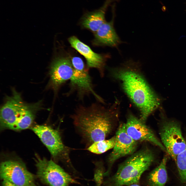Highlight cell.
I'll use <instances>...</instances> for the list:
<instances>
[{"instance_id":"1","label":"cell","mask_w":186,"mask_h":186,"mask_svg":"<svg viewBox=\"0 0 186 186\" xmlns=\"http://www.w3.org/2000/svg\"><path fill=\"white\" fill-rule=\"evenodd\" d=\"M138 62L128 61L111 70L113 76L121 83L124 91L140 113V119L145 122L158 107L159 99L142 75Z\"/></svg>"},{"instance_id":"2","label":"cell","mask_w":186,"mask_h":186,"mask_svg":"<svg viewBox=\"0 0 186 186\" xmlns=\"http://www.w3.org/2000/svg\"><path fill=\"white\" fill-rule=\"evenodd\" d=\"M118 103L109 108L97 103L77 107L71 116L74 124L84 139L90 145L105 139L112 129Z\"/></svg>"},{"instance_id":"3","label":"cell","mask_w":186,"mask_h":186,"mask_svg":"<svg viewBox=\"0 0 186 186\" xmlns=\"http://www.w3.org/2000/svg\"><path fill=\"white\" fill-rule=\"evenodd\" d=\"M154 159L153 151L147 147L135 152L120 164L116 173L104 181L102 186H128L138 184L142 174Z\"/></svg>"},{"instance_id":"4","label":"cell","mask_w":186,"mask_h":186,"mask_svg":"<svg viewBox=\"0 0 186 186\" xmlns=\"http://www.w3.org/2000/svg\"><path fill=\"white\" fill-rule=\"evenodd\" d=\"M35 161L37 176L47 186H69L79 184L52 160L37 156Z\"/></svg>"},{"instance_id":"5","label":"cell","mask_w":186,"mask_h":186,"mask_svg":"<svg viewBox=\"0 0 186 186\" xmlns=\"http://www.w3.org/2000/svg\"><path fill=\"white\" fill-rule=\"evenodd\" d=\"M73 67L72 76L69 80V90L67 95L76 92L78 98L83 100L86 96L93 95L99 102L103 103V99L94 89L91 76L85 68L84 63L80 58L75 57L71 60Z\"/></svg>"},{"instance_id":"6","label":"cell","mask_w":186,"mask_h":186,"mask_svg":"<svg viewBox=\"0 0 186 186\" xmlns=\"http://www.w3.org/2000/svg\"><path fill=\"white\" fill-rule=\"evenodd\" d=\"M32 130L38 136L47 147L53 158L63 159L68 168L74 169L69 158V150L62 142L58 130L50 126L36 125Z\"/></svg>"},{"instance_id":"7","label":"cell","mask_w":186,"mask_h":186,"mask_svg":"<svg viewBox=\"0 0 186 186\" xmlns=\"http://www.w3.org/2000/svg\"><path fill=\"white\" fill-rule=\"evenodd\" d=\"M160 135L166 152L175 162L178 155L186 149L180 125L173 121H165L160 128Z\"/></svg>"},{"instance_id":"8","label":"cell","mask_w":186,"mask_h":186,"mask_svg":"<svg viewBox=\"0 0 186 186\" xmlns=\"http://www.w3.org/2000/svg\"><path fill=\"white\" fill-rule=\"evenodd\" d=\"M1 178L17 186H37L34 175L20 161L10 160L2 162L0 168Z\"/></svg>"},{"instance_id":"9","label":"cell","mask_w":186,"mask_h":186,"mask_svg":"<svg viewBox=\"0 0 186 186\" xmlns=\"http://www.w3.org/2000/svg\"><path fill=\"white\" fill-rule=\"evenodd\" d=\"M115 142L112 152L107 160V168L104 176L109 175L112 167L118 159L131 155L136 152L138 142L134 140L128 134L125 123L120 124L116 133Z\"/></svg>"},{"instance_id":"10","label":"cell","mask_w":186,"mask_h":186,"mask_svg":"<svg viewBox=\"0 0 186 186\" xmlns=\"http://www.w3.org/2000/svg\"><path fill=\"white\" fill-rule=\"evenodd\" d=\"M27 104L24 103L20 94L15 90L8 97L0 110L1 128L11 129Z\"/></svg>"},{"instance_id":"11","label":"cell","mask_w":186,"mask_h":186,"mask_svg":"<svg viewBox=\"0 0 186 186\" xmlns=\"http://www.w3.org/2000/svg\"><path fill=\"white\" fill-rule=\"evenodd\" d=\"M125 123L128 134L134 140L138 142H147L151 143L166 152L165 147L152 131L140 119L130 113Z\"/></svg>"},{"instance_id":"12","label":"cell","mask_w":186,"mask_h":186,"mask_svg":"<svg viewBox=\"0 0 186 186\" xmlns=\"http://www.w3.org/2000/svg\"><path fill=\"white\" fill-rule=\"evenodd\" d=\"M73 67L71 60L68 58H58L52 63L50 69V80L53 89L57 91L71 79Z\"/></svg>"},{"instance_id":"13","label":"cell","mask_w":186,"mask_h":186,"mask_svg":"<svg viewBox=\"0 0 186 186\" xmlns=\"http://www.w3.org/2000/svg\"><path fill=\"white\" fill-rule=\"evenodd\" d=\"M68 41L72 47L85 58L88 67L97 69L101 77H103L105 61L109 56L103 55L94 52L88 46L75 36L71 37Z\"/></svg>"},{"instance_id":"14","label":"cell","mask_w":186,"mask_h":186,"mask_svg":"<svg viewBox=\"0 0 186 186\" xmlns=\"http://www.w3.org/2000/svg\"><path fill=\"white\" fill-rule=\"evenodd\" d=\"M112 17L109 22H105L95 32V42L97 44L116 47L122 42L114 26L115 17V5L112 6Z\"/></svg>"},{"instance_id":"15","label":"cell","mask_w":186,"mask_h":186,"mask_svg":"<svg viewBox=\"0 0 186 186\" xmlns=\"http://www.w3.org/2000/svg\"><path fill=\"white\" fill-rule=\"evenodd\" d=\"M113 0H106L103 5L98 9L85 12L81 19V23L85 28L96 32L105 22V15L108 7Z\"/></svg>"},{"instance_id":"16","label":"cell","mask_w":186,"mask_h":186,"mask_svg":"<svg viewBox=\"0 0 186 186\" xmlns=\"http://www.w3.org/2000/svg\"><path fill=\"white\" fill-rule=\"evenodd\" d=\"M167 157H164L159 165L152 171L148 175L147 186H165L167 180L166 169Z\"/></svg>"},{"instance_id":"17","label":"cell","mask_w":186,"mask_h":186,"mask_svg":"<svg viewBox=\"0 0 186 186\" xmlns=\"http://www.w3.org/2000/svg\"><path fill=\"white\" fill-rule=\"evenodd\" d=\"M33 107V106L27 105L11 129L20 130L28 128L32 123L34 118Z\"/></svg>"},{"instance_id":"18","label":"cell","mask_w":186,"mask_h":186,"mask_svg":"<svg viewBox=\"0 0 186 186\" xmlns=\"http://www.w3.org/2000/svg\"><path fill=\"white\" fill-rule=\"evenodd\" d=\"M115 142V136L108 140L105 139L94 142L90 145L87 149L92 153L101 154L113 148Z\"/></svg>"},{"instance_id":"19","label":"cell","mask_w":186,"mask_h":186,"mask_svg":"<svg viewBox=\"0 0 186 186\" xmlns=\"http://www.w3.org/2000/svg\"><path fill=\"white\" fill-rule=\"evenodd\" d=\"M175 162L180 180L186 184V149L178 155Z\"/></svg>"},{"instance_id":"20","label":"cell","mask_w":186,"mask_h":186,"mask_svg":"<svg viewBox=\"0 0 186 186\" xmlns=\"http://www.w3.org/2000/svg\"><path fill=\"white\" fill-rule=\"evenodd\" d=\"M95 163L93 180L96 186H102L104 181V174L106 171L103 164L101 162H97Z\"/></svg>"},{"instance_id":"21","label":"cell","mask_w":186,"mask_h":186,"mask_svg":"<svg viewBox=\"0 0 186 186\" xmlns=\"http://www.w3.org/2000/svg\"><path fill=\"white\" fill-rule=\"evenodd\" d=\"M2 186H17L10 181L5 180H3Z\"/></svg>"},{"instance_id":"22","label":"cell","mask_w":186,"mask_h":186,"mask_svg":"<svg viewBox=\"0 0 186 186\" xmlns=\"http://www.w3.org/2000/svg\"><path fill=\"white\" fill-rule=\"evenodd\" d=\"M128 186H140L138 184H132Z\"/></svg>"}]
</instances>
